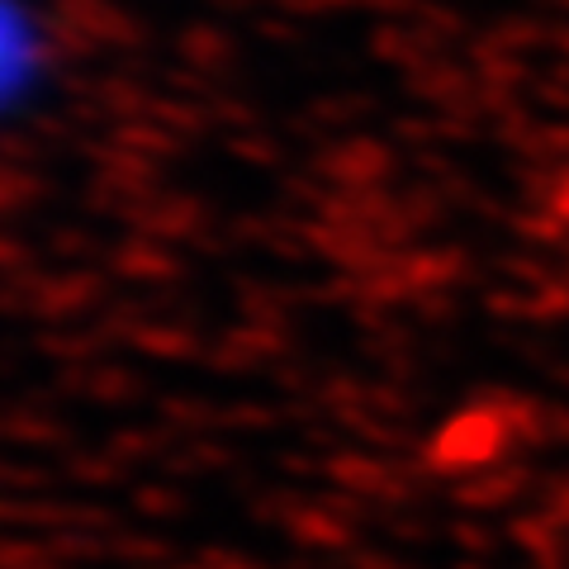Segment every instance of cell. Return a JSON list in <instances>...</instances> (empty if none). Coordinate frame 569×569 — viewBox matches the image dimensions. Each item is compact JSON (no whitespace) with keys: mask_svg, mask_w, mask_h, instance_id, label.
<instances>
[{"mask_svg":"<svg viewBox=\"0 0 569 569\" xmlns=\"http://www.w3.org/2000/svg\"><path fill=\"white\" fill-rule=\"evenodd\" d=\"M39 71V29L20 0H0V110H10Z\"/></svg>","mask_w":569,"mask_h":569,"instance_id":"1","label":"cell"}]
</instances>
